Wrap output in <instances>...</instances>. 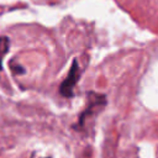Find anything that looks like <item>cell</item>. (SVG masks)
Listing matches in <instances>:
<instances>
[{"label":"cell","mask_w":158,"mask_h":158,"mask_svg":"<svg viewBox=\"0 0 158 158\" xmlns=\"http://www.w3.org/2000/svg\"><path fill=\"white\" fill-rule=\"evenodd\" d=\"M9 47H10L9 37H6V36L0 37V72H1V69H2V59H4L5 54H6L7 51H9Z\"/></svg>","instance_id":"cell-3"},{"label":"cell","mask_w":158,"mask_h":158,"mask_svg":"<svg viewBox=\"0 0 158 158\" xmlns=\"http://www.w3.org/2000/svg\"><path fill=\"white\" fill-rule=\"evenodd\" d=\"M11 68H12V72H14V74H22V73H25V69L21 67V65H12L11 64Z\"/></svg>","instance_id":"cell-4"},{"label":"cell","mask_w":158,"mask_h":158,"mask_svg":"<svg viewBox=\"0 0 158 158\" xmlns=\"http://www.w3.org/2000/svg\"><path fill=\"white\" fill-rule=\"evenodd\" d=\"M79 74H80V72H79V64H78V60L74 59L73 63H72V65H70L69 73L67 74L65 79L62 81V84L59 86V93L64 98H73L74 96V86L78 83Z\"/></svg>","instance_id":"cell-2"},{"label":"cell","mask_w":158,"mask_h":158,"mask_svg":"<svg viewBox=\"0 0 158 158\" xmlns=\"http://www.w3.org/2000/svg\"><path fill=\"white\" fill-rule=\"evenodd\" d=\"M46 158H51V157H46Z\"/></svg>","instance_id":"cell-5"},{"label":"cell","mask_w":158,"mask_h":158,"mask_svg":"<svg viewBox=\"0 0 158 158\" xmlns=\"http://www.w3.org/2000/svg\"><path fill=\"white\" fill-rule=\"evenodd\" d=\"M89 98H88V102H86V106L84 109V111L80 114L79 116V121L78 123L74 126L75 130H80L83 128L84 126V122L86 120V117L89 115H93L95 109H101L102 106H105L106 104V96L102 95V94H96V93H89L88 94Z\"/></svg>","instance_id":"cell-1"}]
</instances>
